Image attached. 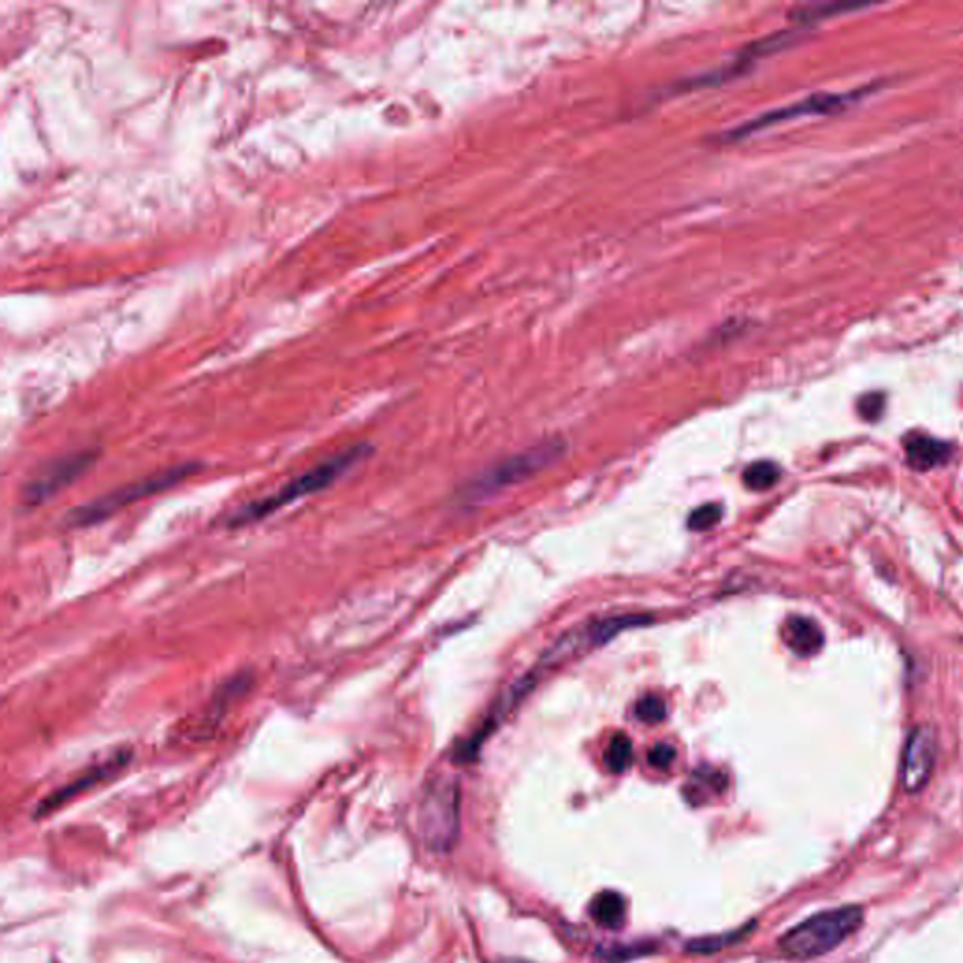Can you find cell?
Wrapping results in <instances>:
<instances>
[{
  "label": "cell",
  "mask_w": 963,
  "mask_h": 963,
  "mask_svg": "<svg viewBox=\"0 0 963 963\" xmlns=\"http://www.w3.org/2000/svg\"><path fill=\"white\" fill-rule=\"evenodd\" d=\"M367 454H369V448L365 444L350 446L347 450H343L332 458L318 463L315 467L307 469L300 476L292 478L283 488H279L268 497H262V499L253 501L249 505L237 508L232 516H228L226 525L228 527H245L249 523L266 520L268 516L283 510L285 506L292 505L294 501H300V499H305L313 493L326 490L328 486L335 484L343 474L348 473L358 461H362Z\"/></svg>",
  "instance_id": "6da1fadb"
},
{
  "label": "cell",
  "mask_w": 963,
  "mask_h": 963,
  "mask_svg": "<svg viewBox=\"0 0 963 963\" xmlns=\"http://www.w3.org/2000/svg\"><path fill=\"white\" fill-rule=\"evenodd\" d=\"M860 924L862 911L858 907L828 911L811 916L809 920L790 930L779 941V947L783 954L794 960L817 958L841 945L851 933L860 928Z\"/></svg>",
  "instance_id": "7a4b0ae2"
},
{
  "label": "cell",
  "mask_w": 963,
  "mask_h": 963,
  "mask_svg": "<svg viewBox=\"0 0 963 963\" xmlns=\"http://www.w3.org/2000/svg\"><path fill=\"white\" fill-rule=\"evenodd\" d=\"M563 454H565V444L561 441H548V443L533 446L516 456L499 461L488 471L480 473V476H476L467 486L465 495L471 501L491 499L546 471L548 467H552L553 463H557Z\"/></svg>",
  "instance_id": "3957f363"
},
{
  "label": "cell",
  "mask_w": 963,
  "mask_h": 963,
  "mask_svg": "<svg viewBox=\"0 0 963 963\" xmlns=\"http://www.w3.org/2000/svg\"><path fill=\"white\" fill-rule=\"evenodd\" d=\"M196 471H198V465L189 463V465H179V467L166 469L162 473L151 474L143 480L132 482V484L123 486L119 490L111 491L108 495L98 497L91 503L79 506L78 510H72V514L68 516V521L74 527H85V525H93L98 521L106 520V518H110L111 514L119 512L125 506L138 503V501L147 499V497H153V495H157L160 491H166L168 488H174L179 482H183L185 478H189L190 474H194Z\"/></svg>",
  "instance_id": "277c9868"
},
{
  "label": "cell",
  "mask_w": 963,
  "mask_h": 963,
  "mask_svg": "<svg viewBox=\"0 0 963 963\" xmlns=\"http://www.w3.org/2000/svg\"><path fill=\"white\" fill-rule=\"evenodd\" d=\"M459 794L458 785L441 781L427 794L424 807V826L427 839L444 849L458 834Z\"/></svg>",
  "instance_id": "5b68a950"
},
{
  "label": "cell",
  "mask_w": 963,
  "mask_h": 963,
  "mask_svg": "<svg viewBox=\"0 0 963 963\" xmlns=\"http://www.w3.org/2000/svg\"><path fill=\"white\" fill-rule=\"evenodd\" d=\"M93 461H95L93 452H83V454H74V456L61 458L59 461L51 463L42 473L36 474L31 482L25 486V491H23L25 503L38 506L42 505L44 501H49L59 491L68 488L74 480H78L79 476L91 467Z\"/></svg>",
  "instance_id": "8992f818"
},
{
  "label": "cell",
  "mask_w": 963,
  "mask_h": 963,
  "mask_svg": "<svg viewBox=\"0 0 963 963\" xmlns=\"http://www.w3.org/2000/svg\"><path fill=\"white\" fill-rule=\"evenodd\" d=\"M853 98V95H815L809 96L806 100L798 102V104H792L789 108H783V110L770 111L762 117H758L755 121L743 125V127L736 128L734 134L736 138H743L745 134H751L755 130H760V128L774 127V125H779V123H785V121H790V119H796V117H807V115H830V113H836V111L843 110L845 104H849Z\"/></svg>",
  "instance_id": "52a82bcc"
},
{
  "label": "cell",
  "mask_w": 963,
  "mask_h": 963,
  "mask_svg": "<svg viewBox=\"0 0 963 963\" xmlns=\"http://www.w3.org/2000/svg\"><path fill=\"white\" fill-rule=\"evenodd\" d=\"M935 762V736L930 728H916L907 743L903 766H901V783L907 792H918L922 789L930 775Z\"/></svg>",
  "instance_id": "ba28073f"
},
{
  "label": "cell",
  "mask_w": 963,
  "mask_h": 963,
  "mask_svg": "<svg viewBox=\"0 0 963 963\" xmlns=\"http://www.w3.org/2000/svg\"><path fill=\"white\" fill-rule=\"evenodd\" d=\"M128 760H130V751H117L115 755L106 758V762L96 764L89 772H85L81 777H78L74 783H70L68 787H64V789L59 790L57 794H53L51 798H48V802H44L42 809L46 811L49 807L61 806L63 802L70 800L72 796H76L81 790L95 787L96 783H100V781L108 779L111 774H117L119 770H123V768L127 766Z\"/></svg>",
  "instance_id": "9c48e42d"
},
{
  "label": "cell",
  "mask_w": 963,
  "mask_h": 963,
  "mask_svg": "<svg viewBox=\"0 0 963 963\" xmlns=\"http://www.w3.org/2000/svg\"><path fill=\"white\" fill-rule=\"evenodd\" d=\"M785 642L798 657H811L824 646L821 627L807 617H790L785 625Z\"/></svg>",
  "instance_id": "30bf717a"
},
{
  "label": "cell",
  "mask_w": 963,
  "mask_h": 963,
  "mask_svg": "<svg viewBox=\"0 0 963 963\" xmlns=\"http://www.w3.org/2000/svg\"><path fill=\"white\" fill-rule=\"evenodd\" d=\"M950 456V446L930 437H916L907 444V461L911 467L926 471L935 465H941Z\"/></svg>",
  "instance_id": "8fae6325"
},
{
  "label": "cell",
  "mask_w": 963,
  "mask_h": 963,
  "mask_svg": "<svg viewBox=\"0 0 963 963\" xmlns=\"http://www.w3.org/2000/svg\"><path fill=\"white\" fill-rule=\"evenodd\" d=\"M589 913L593 920L604 928H619L625 920V900L612 890L600 892L591 901Z\"/></svg>",
  "instance_id": "7c38bea8"
},
{
  "label": "cell",
  "mask_w": 963,
  "mask_h": 963,
  "mask_svg": "<svg viewBox=\"0 0 963 963\" xmlns=\"http://www.w3.org/2000/svg\"><path fill=\"white\" fill-rule=\"evenodd\" d=\"M632 758H634V751H632V742L629 740V736L616 734L608 743L606 753H604V762H606L608 770L614 772V774H623L625 770L631 768Z\"/></svg>",
  "instance_id": "4fadbf2b"
},
{
  "label": "cell",
  "mask_w": 963,
  "mask_h": 963,
  "mask_svg": "<svg viewBox=\"0 0 963 963\" xmlns=\"http://www.w3.org/2000/svg\"><path fill=\"white\" fill-rule=\"evenodd\" d=\"M779 467L772 461H757L743 471V484L753 491L770 490L779 480Z\"/></svg>",
  "instance_id": "5bb4252c"
},
{
  "label": "cell",
  "mask_w": 963,
  "mask_h": 963,
  "mask_svg": "<svg viewBox=\"0 0 963 963\" xmlns=\"http://www.w3.org/2000/svg\"><path fill=\"white\" fill-rule=\"evenodd\" d=\"M636 717L646 723V725H657L664 721L666 717V704L659 696L648 695L644 696L638 704H636Z\"/></svg>",
  "instance_id": "9a60e30c"
},
{
  "label": "cell",
  "mask_w": 963,
  "mask_h": 963,
  "mask_svg": "<svg viewBox=\"0 0 963 963\" xmlns=\"http://www.w3.org/2000/svg\"><path fill=\"white\" fill-rule=\"evenodd\" d=\"M723 518V508L715 503L700 506L689 516L691 531H710Z\"/></svg>",
  "instance_id": "2e32d148"
},
{
  "label": "cell",
  "mask_w": 963,
  "mask_h": 963,
  "mask_svg": "<svg viewBox=\"0 0 963 963\" xmlns=\"http://www.w3.org/2000/svg\"><path fill=\"white\" fill-rule=\"evenodd\" d=\"M885 411V395L883 394H868L864 395L858 403V412L864 420L868 422H875L881 418V414Z\"/></svg>",
  "instance_id": "e0dca14e"
},
{
  "label": "cell",
  "mask_w": 963,
  "mask_h": 963,
  "mask_svg": "<svg viewBox=\"0 0 963 963\" xmlns=\"http://www.w3.org/2000/svg\"><path fill=\"white\" fill-rule=\"evenodd\" d=\"M648 760L651 766H655L659 770H666L676 760V749L668 743H659L649 751Z\"/></svg>",
  "instance_id": "ac0fdd59"
},
{
  "label": "cell",
  "mask_w": 963,
  "mask_h": 963,
  "mask_svg": "<svg viewBox=\"0 0 963 963\" xmlns=\"http://www.w3.org/2000/svg\"><path fill=\"white\" fill-rule=\"evenodd\" d=\"M501 963H525V962H518V960H505V962H501Z\"/></svg>",
  "instance_id": "d6986e66"
}]
</instances>
